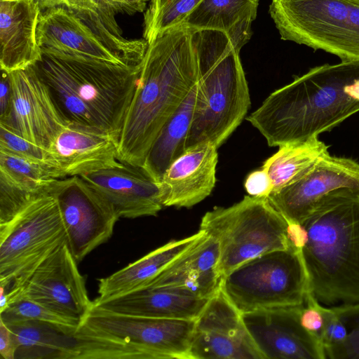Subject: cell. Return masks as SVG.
<instances>
[{
    "mask_svg": "<svg viewBox=\"0 0 359 359\" xmlns=\"http://www.w3.org/2000/svg\"><path fill=\"white\" fill-rule=\"evenodd\" d=\"M197 93L198 83L162 127L144 159L142 167L159 183L170 165L187 150Z\"/></svg>",
    "mask_w": 359,
    "mask_h": 359,
    "instance_id": "obj_25",
    "label": "cell"
},
{
    "mask_svg": "<svg viewBox=\"0 0 359 359\" xmlns=\"http://www.w3.org/2000/svg\"><path fill=\"white\" fill-rule=\"evenodd\" d=\"M258 0H201L182 25L193 31L229 32L256 18Z\"/></svg>",
    "mask_w": 359,
    "mask_h": 359,
    "instance_id": "obj_29",
    "label": "cell"
},
{
    "mask_svg": "<svg viewBox=\"0 0 359 359\" xmlns=\"http://www.w3.org/2000/svg\"><path fill=\"white\" fill-rule=\"evenodd\" d=\"M219 255V243L205 233L195 245L140 289L176 288L200 298L210 299L221 289L223 277L218 269Z\"/></svg>",
    "mask_w": 359,
    "mask_h": 359,
    "instance_id": "obj_21",
    "label": "cell"
},
{
    "mask_svg": "<svg viewBox=\"0 0 359 359\" xmlns=\"http://www.w3.org/2000/svg\"><path fill=\"white\" fill-rule=\"evenodd\" d=\"M11 107L12 89L9 74L1 71L0 84V123H6L8 121Z\"/></svg>",
    "mask_w": 359,
    "mask_h": 359,
    "instance_id": "obj_39",
    "label": "cell"
},
{
    "mask_svg": "<svg viewBox=\"0 0 359 359\" xmlns=\"http://www.w3.org/2000/svg\"><path fill=\"white\" fill-rule=\"evenodd\" d=\"M359 111V61L310 69L271 93L247 120L270 147L304 142Z\"/></svg>",
    "mask_w": 359,
    "mask_h": 359,
    "instance_id": "obj_2",
    "label": "cell"
},
{
    "mask_svg": "<svg viewBox=\"0 0 359 359\" xmlns=\"http://www.w3.org/2000/svg\"><path fill=\"white\" fill-rule=\"evenodd\" d=\"M304 305L242 313L243 322L264 359H325L320 339L300 323Z\"/></svg>",
    "mask_w": 359,
    "mask_h": 359,
    "instance_id": "obj_16",
    "label": "cell"
},
{
    "mask_svg": "<svg viewBox=\"0 0 359 359\" xmlns=\"http://www.w3.org/2000/svg\"><path fill=\"white\" fill-rule=\"evenodd\" d=\"M11 330L15 358L76 359V341L74 334L41 321L18 320L4 323Z\"/></svg>",
    "mask_w": 359,
    "mask_h": 359,
    "instance_id": "obj_26",
    "label": "cell"
},
{
    "mask_svg": "<svg viewBox=\"0 0 359 359\" xmlns=\"http://www.w3.org/2000/svg\"><path fill=\"white\" fill-rule=\"evenodd\" d=\"M217 147L210 142L188 148L167 168L160 182L163 206L191 208L212 191Z\"/></svg>",
    "mask_w": 359,
    "mask_h": 359,
    "instance_id": "obj_19",
    "label": "cell"
},
{
    "mask_svg": "<svg viewBox=\"0 0 359 359\" xmlns=\"http://www.w3.org/2000/svg\"><path fill=\"white\" fill-rule=\"evenodd\" d=\"M287 236L290 244L302 251L307 240L305 227L299 223L287 222Z\"/></svg>",
    "mask_w": 359,
    "mask_h": 359,
    "instance_id": "obj_41",
    "label": "cell"
},
{
    "mask_svg": "<svg viewBox=\"0 0 359 359\" xmlns=\"http://www.w3.org/2000/svg\"><path fill=\"white\" fill-rule=\"evenodd\" d=\"M0 172L31 189L51 191L54 182L60 179L50 165L0 149Z\"/></svg>",
    "mask_w": 359,
    "mask_h": 359,
    "instance_id": "obj_30",
    "label": "cell"
},
{
    "mask_svg": "<svg viewBox=\"0 0 359 359\" xmlns=\"http://www.w3.org/2000/svg\"><path fill=\"white\" fill-rule=\"evenodd\" d=\"M341 189L359 190V163L328 153L302 177L267 198L287 222L302 224L321 201Z\"/></svg>",
    "mask_w": 359,
    "mask_h": 359,
    "instance_id": "obj_14",
    "label": "cell"
},
{
    "mask_svg": "<svg viewBox=\"0 0 359 359\" xmlns=\"http://www.w3.org/2000/svg\"><path fill=\"white\" fill-rule=\"evenodd\" d=\"M189 359H264L242 313L220 290L196 320Z\"/></svg>",
    "mask_w": 359,
    "mask_h": 359,
    "instance_id": "obj_13",
    "label": "cell"
},
{
    "mask_svg": "<svg viewBox=\"0 0 359 359\" xmlns=\"http://www.w3.org/2000/svg\"><path fill=\"white\" fill-rule=\"evenodd\" d=\"M201 0H155L144 14L143 38L148 44L163 33L181 26Z\"/></svg>",
    "mask_w": 359,
    "mask_h": 359,
    "instance_id": "obj_31",
    "label": "cell"
},
{
    "mask_svg": "<svg viewBox=\"0 0 359 359\" xmlns=\"http://www.w3.org/2000/svg\"><path fill=\"white\" fill-rule=\"evenodd\" d=\"M34 67L67 123L106 133L118 140L142 62L121 65L42 53Z\"/></svg>",
    "mask_w": 359,
    "mask_h": 359,
    "instance_id": "obj_3",
    "label": "cell"
},
{
    "mask_svg": "<svg viewBox=\"0 0 359 359\" xmlns=\"http://www.w3.org/2000/svg\"><path fill=\"white\" fill-rule=\"evenodd\" d=\"M67 241L57 199L52 193L30 203L0 226V285L8 290L22 281Z\"/></svg>",
    "mask_w": 359,
    "mask_h": 359,
    "instance_id": "obj_10",
    "label": "cell"
},
{
    "mask_svg": "<svg viewBox=\"0 0 359 359\" xmlns=\"http://www.w3.org/2000/svg\"><path fill=\"white\" fill-rule=\"evenodd\" d=\"M320 305V302L307 292L306 303L300 313V323L303 327L319 339L324 325V316Z\"/></svg>",
    "mask_w": 359,
    "mask_h": 359,
    "instance_id": "obj_37",
    "label": "cell"
},
{
    "mask_svg": "<svg viewBox=\"0 0 359 359\" xmlns=\"http://www.w3.org/2000/svg\"><path fill=\"white\" fill-rule=\"evenodd\" d=\"M0 149L50 165L57 170L50 150L24 138L14 128L4 123H0Z\"/></svg>",
    "mask_w": 359,
    "mask_h": 359,
    "instance_id": "obj_35",
    "label": "cell"
},
{
    "mask_svg": "<svg viewBox=\"0 0 359 359\" xmlns=\"http://www.w3.org/2000/svg\"><path fill=\"white\" fill-rule=\"evenodd\" d=\"M67 8L104 39L128 63L142 61L148 47L147 41L128 40L123 36L116 20L119 12L111 0H69Z\"/></svg>",
    "mask_w": 359,
    "mask_h": 359,
    "instance_id": "obj_27",
    "label": "cell"
},
{
    "mask_svg": "<svg viewBox=\"0 0 359 359\" xmlns=\"http://www.w3.org/2000/svg\"><path fill=\"white\" fill-rule=\"evenodd\" d=\"M41 11L33 0H0V66L7 73L41 60L36 39Z\"/></svg>",
    "mask_w": 359,
    "mask_h": 359,
    "instance_id": "obj_22",
    "label": "cell"
},
{
    "mask_svg": "<svg viewBox=\"0 0 359 359\" xmlns=\"http://www.w3.org/2000/svg\"><path fill=\"white\" fill-rule=\"evenodd\" d=\"M8 306V295L6 288L0 285V312L4 311Z\"/></svg>",
    "mask_w": 359,
    "mask_h": 359,
    "instance_id": "obj_44",
    "label": "cell"
},
{
    "mask_svg": "<svg viewBox=\"0 0 359 359\" xmlns=\"http://www.w3.org/2000/svg\"><path fill=\"white\" fill-rule=\"evenodd\" d=\"M195 323L121 314L92 305L74 334L76 359H189Z\"/></svg>",
    "mask_w": 359,
    "mask_h": 359,
    "instance_id": "obj_6",
    "label": "cell"
},
{
    "mask_svg": "<svg viewBox=\"0 0 359 359\" xmlns=\"http://www.w3.org/2000/svg\"><path fill=\"white\" fill-rule=\"evenodd\" d=\"M302 224L307 292L325 304L359 303V190L331 194Z\"/></svg>",
    "mask_w": 359,
    "mask_h": 359,
    "instance_id": "obj_5",
    "label": "cell"
},
{
    "mask_svg": "<svg viewBox=\"0 0 359 359\" xmlns=\"http://www.w3.org/2000/svg\"><path fill=\"white\" fill-rule=\"evenodd\" d=\"M287 227V221L267 197L249 195L231 206L207 212L199 230L219 243L218 269L224 277L255 257L292 248Z\"/></svg>",
    "mask_w": 359,
    "mask_h": 359,
    "instance_id": "obj_7",
    "label": "cell"
},
{
    "mask_svg": "<svg viewBox=\"0 0 359 359\" xmlns=\"http://www.w3.org/2000/svg\"><path fill=\"white\" fill-rule=\"evenodd\" d=\"M0 319L4 323L18 320L41 321L50 324L67 334H74L81 323L76 319L25 299L11 302L7 308L0 312Z\"/></svg>",
    "mask_w": 359,
    "mask_h": 359,
    "instance_id": "obj_32",
    "label": "cell"
},
{
    "mask_svg": "<svg viewBox=\"0 0 359 359\" xmlns=\"http://www.w3.org/2000/svg\"><path fill=\"white\" fill-rule=\"evenodd\" d=\"M41 11L57 6H69V0H33Z\"/></svg>",
    "mask_w": 359,
    "mask_h": 359,
    "instance_id": "obj_43",
    "label": "cell"
},
{
    "mask_svg": "<svg viewBox=\"0 0 359 359\" xmlns=\"http://www.w3.org/2000/svg\"><path fill=\"white\" fill-rule=\"evenodd\" d=\"M209 299L181 289L147 287L101 302L93 301V305L126 315L196 320Z\"/></svg>",
    "mask_w": 359,
    "mask_h": 359,
    "instance_id": "obj_23",
    "label": "cell"
},
{
    "mask_svg": "<svg viewBox=\"0 0 359 359\" xmlns=\"http://www.w3.org/2000/svg\"><path fill=\"white\" fill-rule=\"evenodd\" d=\"M205 234V231L199 230L189 237L171 241L111 275L99 279V296L93 302H101L140 289Z\"/></svg>",
    "mask_w": 359,
    "mask_h": 359,
    "instance_id": "obj_24",
    "label": "cell"
},
{
    "mask_svg": "<svg viewBox=\"0 0 359 359\" xmlns=\"http://www.w3.org/2000/svg\"><path fill=\"white\" fill-rule=\"evenodd\" d=\"M9 74L12 107L8 121L29 141L50 150L67 124L46 82L34 65Z\"/></svg>",
    "mask_w": 359,
    "mask_h": 359,
    "instance_id": "obj_15",
    "label": "cell"
},
{
    "mask_svg": "<svg viewBox=\"0 0 359 359\" xmlns=\"http://www.w3.org/2000/svg\"><path fill=\"white\" fill-rule=\"evenodd\" d=\"M50 193L25 187L0 172V226L11 222L34 201Z\"/></svg>",
    "mask_w": 359,
    "mask_h": 359,
    "instance_id": "obj_33",
    "label": "cell"
},
{
    "mask_svg": "<svg viewBox=\"0 0 359 359\" xmlns=\"http://www.w3.org/2000/svg\"><path fill=\"white\" fill-rule=\"evenodd\" d=\"M324 316V325L320 339L324 348L343 343L348 334L347 329L331 308L320 305Z\"/></svg>",
    "mask_w": 359,
    "mask_h": 359,
    "instance_id": "obj_36",
    "label": "cell"
},
{
    "mask_svg": "<svg viewBox=\"0 0 359 359\" xmlns=\"http://www.w3.org/2000/svg\"><path fill=\"white\" fill-rule=\"evenodd\" d=\"M36 39L41 53L130 65L104 39L66 6L41 12Z\"/></svg>",
    "mask_w": 359,
    "mask_h": 359,
    "instance_id": "obj_17",
    "label": "cell"
},
{
    "mask_svg": "<svg viewBox=\"0 0 359 359\" xmlns=\"http://www.w3.org/2000/svg\"><path fill=\"white\" fill-rule=\"evenodd\" d=\"M328 153V147L318 137L287 143L280 146L262 168L271 180L272 191H276L302 177Z\"/></svg>",
    "mask_w": 359,
    "mask_h": 359,
    "instance_id": "obj_28",
    "label": "cell"
},
{
    "mask_svg": "<svg viewBox=\"0 0 359 359\" xmlns=\"http://www.w3.org/2000/svg\"><path fill=\"white\" fill-rule=\"evenodd\" d=\"M150 0H111L119 13L132 15L146 10Z\"/></svg>",
    "mask_w": 359,
    "mask_h": 359,
    "instance_id": "obj_42",
    "label": "cell"
},
{
    "mask_svg": "<svg viewBox=\"0 0 359 359\" xmlns=\"http://www.w3.org/2000/svg\"><path fill=\"white\" fill-rule=\"evenodd\" d=\"M155 1V0H150L149 1Z\"/></svg>",
    "mask_w": 359,
    "mask_h": 359,
    "instance_id": "obj_45",
    "label": "cell"
},
{
    "mask_svg": "<svg viewBox=\"0 0 359 359\" xmlns=\"http://www.w3.org/2000/svg\"><path fill=\"white\" fill-rule=\"evenodd\" d=\"M244 185L247 192L252 196L268 197L273 191L271 180L262 168L250 172Z\"/></svg>",
    "mask_w": 359,
    "mask_h": 359,
    "instance_id": "obj_38",
    "label": "cell"
},
{
    "mask_svg": "<svg viewBox=\"0 0 359 359\" xmlns=\"http://www.w3.org/2000/svg\"><path fill=\"white\" fill-rule=\"evenodd\" d=\"M251 25L229 32L193 31L198 81L187 149L206 142L218 148L247 114L250 98L240 50L250 39Z\"/></svg>",
    "mask_w": 359,
    "mask_h": 359,
    "instance_id": "obj_4",
    "label": "cell"
},
{
    "mask_svg": "<svg viewBox=\"0 0 359 359\" xmlns=\"http://www.w3.org/2000/svg\"><path fill=\"white\" fill-rule=\"evenodd\" d=\"M79 177L111 205L120 218L156 216L163 207L160 183L142 166L123 163Z\"/></svg>",
    "mask_w": 359,
    "mask_h": 359,
    "instance_id": "obj_18",
    "label": "cell"
},
{
    "mask_svg": "<svg viewBox=\"0 0 359 359\" xmlns=\"http://www.w3.org/2000/svg\"><path fill=\"white\" fill-rule=\"evenodd\" d=\"M269 13L283 40L359 61V0H272Z\"/></svg>",
    "mask_w": 359,
    "mask_h": 359,
    "instance_id": "obj_8",
    "label": "cell"
},
{
    "mask_svg": "<svg viewBox=\"0 0 359 359\" xmlns=\"http://www.w3.org/2000/svg\"><path fill=\"white\" fill-rule=\"evenodd\" d=\"M50 151L60 179L123 165L116 137L72 123L61 130Z\"/></svg>",
    "mask_w": 359,
    "mask_h": 359,
    "instance_id": "obj_20",
    "label": "cell"
},
{
    "mask_svg": "<svg viewBox=\"0 0 359 359\" xmlns=\"http://www.w3.org/2000/svg\"><path fill=\"white\" fill-rule=\"evenodd\" d=\"M332 309L345 325L348 334L343 343L324 348L325 359H359V303Z\"/></svg>",
    "mask_w": 359,
    "mask_h": 359,
    "instance_id": "obj_34",
    "label": "cell"
},
{
    "mask_svg": "<svg viewBox=\"0 0 359 359\" xmlns=\"http://www.w3.org/2000/svg\"><path fill=\"white\" fill-rule=\"evenodd\" d=\"M66 231L68 247L77 262L112 236L120 219L111 205L79 176L56 180L52 186Z\"/></svg>",
    "mask_w": 359,
    "mask_h": 359,
    "instance_id": "obj_12",
    "label": "cell"
},
{
    "mask_svg": "<svg viewBox=\"0 0 359 359\" xmlns=\"http://www.w3.org/2000/svg\"><path fill=\"white\" fill-rule=\"evenodd\" d=\"M221 290L241 313L304 305L308 279L301 250H276L249 259L223 277Z\"/></svg>",
    "mask_w": 359,
    "mask_h": 359,
    "instance_id": "obj_9",
    "label": "cell"
},
{
    "mask_svg": "<svg viewBox=\"0 0 359 359\" xmlns=\"http://www.w3.org/2000/svg\"><path fill=\"white\" fill-rule=\"evenodd\" d=\"M6 292L8 305L15 299H29L80 323L93 305L67 241Z\"/></svg>",
    "mask_w": 359,
    "mask_h": 359,
    "instance_id": "obj_11",
    "label": "cell"
},
{
    "mask_svg": "<svg viewBox=\"0 0 359 359\" xmlns=\"http://www.w3.org/2000/svg\"><path fill=\"white\" fill-rule=\"evenodd\" d=\"M198 81L193 30H168L148 44L118 137V160L142 166L161 129Z\"/></svg>",
    "mask_w": 359,
    "mask_h": 359,
    "instance_id": "obj_1",
    "label": "cell"
},
{
    "mask_svg": "<svg viewBox=\"0 0 359 359\" xmlns=\"http://www.w3.org/2000/svg\"><path fill=\"white\" fill-rule=\"evenodd\" d=\"M15 351L12 332L0 319V354L4 359H15Z\"/></svg>",
    "mask_w": 359,
    "mask_h": 359,
    "instance_id": "obj_40",
    "label": "cell"
}]
</instances>
